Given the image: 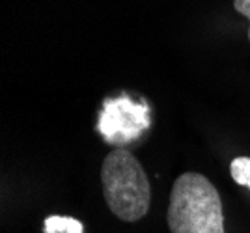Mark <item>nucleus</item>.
I'll use <instances>...</instances> for the list:
<instances>
[{"label": "nucleus", "instance_id": "1", "mask_svg": "<svg viewBox=\"0 0 250 233\" xmlns=\"http://www.w3.org/2000/svg\"><path fill=\"white\" fill-rule=\"evenodd\" d=\"M167 220L170 233H226L219 191L198 172L174 181Z\"/></svg>", "mask_w": 250, "mask_h": 233}, {"label": "nucleus", "instance_id": "2", "mask_svg": "<svg viewBox=\"0 0 250 233\" xmlns=\"http://www.w3.org/2000/svg\"><path fill=\"white\" fill-rule=\"evenodd\" d=\"M104 201L116 218L138 222L151 203L149 181L140 160L125 148H114L101 164Z\"/></svg>", "mask_w": 250, "mask_h": 233}, {"label": "nucleus", "instance_id": "3", "mask_svg": "<svg viewBox=\"0 0 250 233\" xmlns=\"http://www.w3.org/2000/svg\"><path fill=\"white\" fill-rule=\"evenodd\" d=\"M147 108L136 105L129 99H112L106 101L99 117V133L108 142L127 144L135 140L140 133L147 129Z\"/></svg>", "mask_w": 250, "mask_h": 233}, {"label": "nucleus", "instance_id": "4", "mask_svg": "<svg viewBox=\"0 0 250 233\" xmlns=\"http://www.w3.org/2000/svg\"><path fill=\"white\" fill-rule=\"evenodd\" d=\"M229 174L237 185L250 189V157H235L229 162Z\"/></svg>", "mask_w": 250, "mask_h": 233}, {"label": "nucleus", "instance_id": "5", "mask_svg": "<svg viewBox=\"0 0 250 233\" xmlns=\"http://www.w3.org/2000/svg\"><path fill=\"white\" fill-rule=\"evenodd\" d=\"M71 228H81V224L77 222L75 218H67V216H49L45 222V232L47 233H77L71 232Z\"/></svg>", "mask_w": 250, "mask_h": 233}, {"label": "nucleus", "instance_id": "6", "mask_svg": "<svg viewBox=\"0 0 250 233\" xmlns=\"http://www.w3.org/2000/svg\"><path fill=\"white\" fill-rule=\"evenodd\" d=\"M233 8L237 13L245 15L250 22V0H233ZM249 41H250V24H249Z\"/></svg>", "mask_w": 250, "mask_h": 233}]
</instances>
